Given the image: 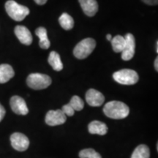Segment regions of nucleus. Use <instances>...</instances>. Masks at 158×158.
<instances>
[{"label": "nucleus", "mask_w": 158, "mask_h": 158, "mask_svg": "<svg viewBox=\"0 0 158 158\" xmlns=\"http://www.w3.org/2000/svg\"><path fill=\"white\" fill-rule=\"evenodd\" d=\"M106 38H107L108 40L111 41V40H112V36H111V35H110V34L107 35V36H106Z\"/></svg>", "instance_id": "nucleus-27"}, {"label": "nucleus", "mask_w": 158, "mask_h": 158, "mask_svg": "<svg viewBox=\"0 0 158 158\" xmlns=\"http://www.w3.org/2000/svg\"><path fill=\"white\" fill-rule=\"evenodd\" d=\"M11 145L13 149L19 152H24L28 149L29 140L24 134L21 133H14L10 136Z\"/></svg>", "instance_id": "nucleus-7"}, {"label": "nucleus", "mask_w": 158, "mask_h": 158, "mask_svg": "<svg viewBox=\"0 0 158 158\" xmlns=\"http://www.w3.org/2000/svg\"><path fill=\"white\" fill-rule=\"evenodd\" d=\"M131 158H150L149 148L145 144H141L135 148Z\"/></svg>", "instance_id": "nucleus-17"}, {"label": "nucleus", "mask_w": 158, "mask_h": 158, "mask_svg": "<svg viewBox=\"0 0 158 158\" xmlns=\"http://www.w3.org/2000/svg\"><path fill=\"white\" fill-rule=\"evenodd\" d=\"M113 78L118 84L123 85H133L138 81V75L135 70L130 69H123L115 72Z\"/></svg>", "instance_id": "nucleus-5"}, {"label": "nucleus", "mask_w": 158, "mask_h": 158, "mask_svg": "<svg viewBox=\"0 0 158 158\" xmlns=\"http://www.w3.org/2000/svg\"><path fill=\"white\" fill-rule=\"evenodd\" d=\"M34 1L36 2V4H37V5H43L47 2V1H48V0H34Z\"/></svg>", "instance_id": "nucleus-25"}, {"label": "nucleus", "mask_w": 158, "mask_h": 158, "mask_svg": "<svg viewBox=\"0 0 158 158\" xmlns=\"http://www.w3.org/2000/svg\"><path fill=\"white\" fill-rule=\"evenodd\" d=\"M35 34L40 38V47L43 49H48L50 47L51 43L48 40L46 29L44 27H38L35 30Z\"/></svg>", "instance_id": "nucleus-15"}, {"label": "nucleus", "mask_w": 158, "mask_h": 158, "mask_svg": "<svg viewBox=\"0 0 158 158\" xmlns=\"http://www.w3.org/2000/svg\"><path fill=\"white\" fill-rule=\"evenodd\" d=\"M124 37L125 39V45L122 52V59L124 61H129L133 58L135 54V39L130 33L126 34Z\"/></svg>", "instance_id": "nucleus-6"}, {"label": "nucleus", "mask_w": 158, "mask_h": 158, "mask_svg": "<svg viewBox=\"0 0 158 158\" xmlns=\"http://www.w3.org/2000/svg\"><path fill=\"white\" fill-rule=\"evenodd\" d=\"M156 52L158 53V42H157V44H156Z\"/></svg>", "instance_id": "nucleus-28"}, {"label": "nucleus", "mask_w": 158, "mask_h": 158, "mask_svg": "<svg viewBox=\"0 0 158 158\" xmlns=\"http://www.w3.org/2000/svg\"><path fill=\"white\" fill-rule=\"evenodd\" d=\"M48 63L52 68L56 71H60L63 69V64L60 56L56 51H51L48 56Z\"/></svg>", "instance_id": "nucleus-16"}, {"label": "nucleus", "mask_w": 158, "mask_h": 158, "mask_svg": "<svg viewBox=\"0 0 158 158\" xmlns=\"http://www.w3.org/2000/svg\"><path fill=\"white\" fill-rule=\"evenodd\" d=\"M142 1L149 5H157L158 4V0H142Z\"/></svg>", "instance_id": "nucleus-23"}, {"label": "nucleus", "mask_w": 158, "mask_h": 158, "mask_svg": "<svg viewBox=\"0 0 158 158\" xmlns=\"http://www.w3.org/2000/svg\"><path fill=\"white\" fill-rule=\"evenodd\" d=\"M103 112L108 117L110 118L122 119L129 115L130 108L124 102L114 100L105 105Z\"/></svg>", "instance_id": "nucleus-1"}, {"label": "nucleus", "mask_w": 158, "mask_h": 158, "mask_svg": "<svg viewBox=\"0 0 158 158\" xmlns=\"http://www.w3.org/2000/svg\"><path fill=\"white\" fill-rule=\"evenodd\" d=\"M45 120L49 126H57L64 124L67 120V116L62 110H51L47 113Z\"/></svg>", "instance_id": "nucleus-8"}, {"label": "nucleus", "mask_w": 158, "mask_h": 158, "mask_svg": "<svg viewBox=\"0 0 158 158\" xmlns=\"http://www.w3.org/2000/svg\"><path fill=\"white\" fill-rule=\"evenodd\" d=\"M15 35L17 38L23 45H29L32 43V36L30 31L23 26H16L14 29Z\"/></svg>", "instance_id": "nucleus-11"}, {"label": "nucleus", "mask_w": 158, "mask_h": 158, "mask_svg": "<svg viewBox=\"0 0 158 158\" xmlns=\"http://www.w3.org/2000/svg\"><path fill=\"white\" fill-rule=\"evenodd\" d=\"M86 102L91 106L98 107L102 106L105 101V97L99 91L90 89L86 92Z\"/></svg>", "instance_id": "nucleus-10"}, {"label": "nucleus", "mask_w": 158, "mask_h": 158, "mask_svg": "<svg viewBox=\"0 0 158 158\" xmlns=\"http://www.w3.org/2000/svg\"><path fill=\"white\" fill-rule=\"evenodd\" d=\"M96 42L92 38H86L82 40L76 45L74 50V56L79 59H84L88 57L93 52L95 48Z\"/></svg>", "instance_id": "nucleus-3"}, {"label": "nucleus", "mask_w": 158, "mask_h": 158, "mask_svg": "<svg viewBox=\"0 0 158 158\" xmlns=\"http://www.w3.org/2000/svg\"><path fill=\"white\" fill-rule=\"evenodd\" d=\"M59 22L61 27L65 30H70L74 27V20L68 13H64L59 19Z\"/></svg>", "instance_id": "nucleus-18"}, {"label": "nucleus", "mask_w": 158, "mask_h": 158, "mask_svg": "<svg viewBox=\"0 0 158 158\" xmlns=\"http://www.w3.org/2000/svg\"><path fill=\"white\" fill-rule=\"evenodd\" d=\"M89 132L91 134L104 135L107 133L108 127L106 124L100 121H92L88 126Z\"/></svg>", "instance_id": "nucleus-13"}, {"label": "nucleus", "mask_w": 158, "mask_h": 158, "mask_svg": "<svg viewBox=\"0 0 158 158\" xmlns=\"http://www.w3.org/2000/svg\"><path fill=\"white\" fill-rule=\"evenodd\" d=\"M80 158H102L101 155L93 149H83L78 154Z\"/></svg>", "instance_id": "nucleus-21"}, {"label": "nucleus", "mask_w": 158, "mask_h": 158, "mask_svg": "<svg viewBox=\"0 0 158 158\" xmlns=\"http://www.w3.org/2000/svg\"><path fill=\"white\" fill-rule=\"evenodd\" d=\"M84 13L87 16L92 17L98 11V4L96 0H78Z\"/></svg>", "instance_id": "nucleus-12"}, {"label": "nucleus", "mask_w": 158, "mask_h": 158, "mask_svg": "<svg viewBox=\"0 0 158 158\" xmlns=\"http://www.w3.org/2000/svg\"><path fill=\"white\" fill-rule=\"evenodd\" d=\"M5 113L6 111H5V108H4L3 106H2V104L0 103V122L3 119L4 117H5Z\"/></svg>", "instance_id": "nucleus-24"}, {"label": "nucleus", "mask_w": 158, "mask_h": 158, "mask_svg": "<svg viewBox=\"0 0 158 158\" xmlns=\"http://www.w3.org/2000/svg\"><path fill=\"white\" fill-rule=\"evenodd\" d=\"M11 109L15 114L19 115H27L29 113V109L27 107L25 100L19 96L12 97L10 101Z\"/></svg>", "instance_id": "nucleus-9"}, {"label": "nucleus", "mask_w": 158, "mask_h": 158, "mask_svg": "<svg viewBox=\"0 0 158 158\" xmlns=\"http://www.w3.org/2000/svg\"><path fill=\"white\" fill-rule=\"evenodd\" d=\"M62 110L63 113L64 114L65 116H72L74 115L75 114V110L69 104L64 105L63 106V107L62 108Z\"/></svg>", "instance_id": "nucleus-22"}, {"label": "nucleus", "mask_w": 158, "mask_h": 158, "mask_svg": "<svg viewBox=\"0 0 158 158\" xmlns=\"http://www.w3.org/2000/svg\"><path fill=\"white\" fill-rule=\"evenodd\" d=\"M27 84L33 89H44L51 85V78L45 74L31 73L27 77Z\"/></svg>", "instance_id": "nucleus-4"}, {"label": "nucleus", "mask_w": 158, "mask_h": 158, "mask_svg": "<svg viewBox=\"0 0 158 158\" xmlns=\"http://www.w3.org/2000/svg\"><path fill=\"white\" fill-rule=\"evenodd\" d=\"M155 70L156 71H158V58L155 59Z\"/></svg>", "instance_id": "nucleus-26"}, {"label": "nucleus", "mask_w": 158, "mask_h": 158, "mask_svg": "<svg viewBox=\"0 0 158 158\" xmlns=\"http://www.w3.org/2000/svg\"><path fill=\"white\" fill-rule=\"evenodd\" d=\"M15 72L10 64H0V84L9 81L14 76Z\"/></svg>", "instance_id": "nucleus-14"}, {"label": "nucleus", "mask_w": 158, "mask_h": 158, "mask_svg": "<svg viewBox=\"0 0 158 158\" xmlns=\"http://www.w3.org/2000/svg\"><path fill=\"white\" fill-rule=\"evenodd\" d=\"M68 104L73 108L74 110H78V111L81 110L84 107V102L82 99L76 95L73 96L71 98L70 101Z\"/></svg>", "instance_id": "nucleus-20"}, {"label": "nucleus", "mask_w": 158, "mask_h": 158, "mask_svg": "<svg viewBox=\"0 0 158 158\" xmlns=\"http://www.w3.org/2000/svg\"><path fill=\"white\" fill-rule=\"evenodd\" d=\"M5 10L12 19L21 21L29 14V9L25 6L18 4L13 0H9L5 3Z\"/></svg>", "instance_id": "nucleus-2"}, {"label": "nucleus", "mask_w": 158, "mask_h": 158, "mask_svg": "<svg viewBox=\"0 0 158 158\" xmlns=\"http://www.w3.org/2000/svg\"><path fill=\"white\" fill-rule=\"evenodd\" d=\"M111 45L113 50L116 53L122 52L125 45V39L121 35H116L114 37H112Z\"/></svg>", "instance_id": "nucleus-19"}]
</instances>
